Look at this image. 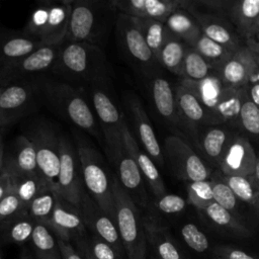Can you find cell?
Here are the masks:
<instances>
[{"label":"cell","mask_w":259,"mask_h":259,"mask_svg":"<svg viewBox=\"0 0 259 259\" xmlns=\"http://www.w3.org/2000/svg\"><path fill=\"white\" fill-rule=\"evenodd\" d=\"M57 79L80 88L109 80L113 69L104 50L87 42L64 40L50 72Z\"/></svg>","instance_id":"1"},{"label":"cell","mask_w":259,"mask_h":259,"mask_svg":"<svg viewBox=\"0 0 259 259\" xmlns=\"http://www.w3.org/2000/svg\"><path fill=\"white\" fill-rule=\"evenodd\" d=\"M41 100L62 118L100 140L101 131L92 104L83 88L59 79L41 76L37 79Z\"/></svg>","instance_id":"2"},{"label":"cell","mask_w":259,"mask_h":259,"mask_svg":"<svg viewBox=\"0 0 259 259\" xmlns=\"http://www.w3.org/2000/svg\"><path fill=\"white\" fill-rule=\"evenodd\" d=\"M117 14L111 0H71L65 40L87 42L104 49Z\"/></svg>","instance_id":"3"},{"label":"cell","mask_w":259,"mask_h":259,"mask_svg":"<svg viewBox=\"0 0 259 259\" xmlns=\"http://www.w3.org/2000/svg\"><path fill=\"white\" fill-rule=\"evenodd\" d=\"M92 104L109 162L114 166L123 151L121 128L125 116L113 90L112 79L96 82L84 89Z\"/></svg>","instance_id":"4"},{"label":"cell","mask_w":259,"mask_h":259,"mask_svg":"<svg viewBox=\"0 0 259 259\" xmlns=\"http://www.w3.org/2000/svg\"><path fill=\"white\" fill-rule=\"evenodd\" d=\"M83 182L87 193L98 206L115 222L113 198V174L99 151L82 133L74 131Z\"/></svg>","instance_id":"5"},{"label":"cell","mask_w":259,"mask_h":259,"mask_svg":"<svg viewBox=\"0 0 259 259\" xmlns=\"http://www.w3.org/2000/svg\"><path fill=\"white\" fill-rule=\"evenodd\" d=\"M115 224L126 259H147L148 242L141 209L122 188L113 174Z\"/></svg>","instance_id":"6"},{"label":"cell","mask_w":259,"mask_h":259,"mask_svg":"<svg viewBox=\"0 0 259 259\" xmlns=\"http://www.w3.org/2000/svg\"><path fill=\"white\" fill-rule=\"evenodd\" d=\"M27 130L25 136L34 147L38 171L48 183L57 190L61 134L48 120H37Z\"/></svg>","instance_id":"7"},{"label":"cell","mask_w":259,"mask_h":259,"mask_svg":"<svg viewBox=\"0 0 259 259\" xmlns=\"http://www.w3.org/2000/svg\"><path fill=\"white\" fill-rule=\"evenodd\" d=\"M37 79L0 87V130L36 108L41 100Z\"/></svg>","instance_id":"8"},{"label":"cell","mask_w":259,"mask_h":259,"mask_svg":"<svg viewBox=\"0 0 259 259\" xmlns=\"http://www.w3.org/2000/svg\"><path fill=\"white\" fill-rule=\"evenodd\" d=\"M60 46H41L0 72V87L32 81L51 72Z\"/></svg>","instance_id":"9"},{"label":"cell","mask_w":259,"mask_h":259,"mask_svg":"<svg viewBox=\"0 0 259 259\" xmlns=\"http://www.w3.org/2000/svg\"><path fill=\"white\" fill-rule=\"evenodd\" d=\"M60 149L57 192L65 200L79 207L85 186L76 145L68 136L61 135Z\"/></svg>","instance_id":"10"},{"label":"cell","mask_w":259,"mask_h":259,"mask_svg":"<svg viewBox=\"0 0 259 259\" xmlns=\"http://www.w3.org/2000/svg\"><path fill=\"white\" fill-rule=\"evenodd\" d=\"M117 42L125 58L144 74L149 73L158 62L148 47L133 17L118 13L114 25Z\"/></svg>","instance_id":"11"},{"label":"cell","mask_w":259,"mask_h":259,"mask_svg":"<svg viewBox=\"0 0 259 259\" xmlns=\"http://www.w3.org/2000/svg\"><path fill=\"white\" fill-rule=\"evenodd\" d=\"M164 154L177 177L190 182L207 179L208 171L205 165L181 138L167 137L164 141Z\"/></svg>","instance_id":"12"},{"label":"cell","mask_w":259,"mask_h":259,"mask_svg":"<svg viewBox=\"0 0 259 259\" xmlns=\"http://www.w3.org/2000/svg\"><path fill=\"white\" fill-rule=\"evenodd\" d=\"M79 208L87 231L107 242L120 257L124 258L125 253L115 222L98 206L86 189L82 194Z\"/></svg>","instance_id":"13"},{"label":"cell","mask_w":259,"mask_h":259,"mask_svg":"<svg viewBox=\"0 0 259 259\" xmlns=\"http://www.w3.org/2000/svg\"><path fill=\"white\" fill-rule=\"evenodd\" d=\"M47 226L58 240L71 244L88 233L80 208L65 200L59 194L53 214Z\"/></svg>","instance_id":"14"},{"label":"cell","mask_w":259,"mask_h":259,"mask_svg":"<svg viewBox=\"0 0 259 259\" xmlns=\"http://www.w3.org/2000/svg\"><path fill=\"white\" fill-rule=\"evenodd\" d=\"M124 101L131 114L138 140L140 141L147 154L153 159L155 164L163 166L164 156L161 150V146L157 140L154 128L141 100L136 94L127 92L124 95Z\"/></svg>","instance_id":"15"},{"label":"cell","mask_w":259,"mask_h":259,"mask_svg":"<svg viewBox=\"0 0 259 259\" xmlns=\"http://www.w3.org/2000/svg\"><path fill=\"white\" fill-rule=\"evenodd\" d=\"M256 162L257 157L249 141L239 137L225 149L220 165L227 176L249 177L254 175Z\"/></svg>","instance_id":"16"},{"label":"cell","mask_w":259,"mask_h":259,"mask_svg":"<svg viewBox=\"0 0 259 259\" xmlns=\"http://www.w3.org/2000/svg\"><path fill=\"white\" fill-rule=\"evenodd\" d=\"M121 136H122V143H123L124 149L136 161L143 175V178L148 183L155 197H160L166 194L165 184L163 182V179L159 173V170L155 162L147 153L141 150L136 138H134L133 133L128 127L126 120L123 121L122 128H121Z\"/></svg>","instance_id":"17"},{"label":"cell","mask_w":259,"mask_h":259,"mask_svg":"<svg viewBox=\"0 0 259 259\" xmlns=\"http://www.w3.org/2000/svg\"><path fill=\"white\" fill-rule=\"evenodd\" d=\"M116 177L122 188L131 196L134 202L141 208L149 207V197L144 186L143 175L134 160L123 147V151L116 160L114 166Z\"/></svg>","instance_id":"18"},{"label":"cell","mask_w":259,"mask_h":259,"mask_svg":"<svg viewBox=\"0 0 259 259\" xmlns=\"http://www.w3.org/2000/svg\"><path fill=\"white\" fill-rule=\"evenodd\" d=\"M118 13L136 18L166 21L170 14L181 7L178 0H111Z\"/></svg>","instance_id":"19"},{"label":"cell","mask_w":259,"mask_h":259,"mask_svg":"<svg viewBox=\"0 0 259 259\" xmlns=\"http://www.w3.org/2000/svg\"><path fill=\"white\" fill-rule=\"evenodd\" d=\"M144 227L148 249L153 259H185L168 229L152 215H145Z\"/></svg>","instance_id":"20"},{"label":"cell","mask_w":259,"mask_h":259,"mask_svg":"<svg viewBox=\"0 0 259 259\" xmlns=\"http://www.w3.org/2000/svg\"><path fill=\"white\" fill-rule=\"evenodd\" d=\"M36 172L39 171L34 147L25 135L18 136L11 150L5 154L2 173L15 178Z\"/></svg>","instance_id":"21"},{"label":"cell","mask_w":259,"mask_h":259,"mask_svg":"<svg viewBox=\"0 0 259 259\" xmlns=\"http://www.w3.org/2000/svg\"><path fill=\"white\" fill-rule=\"evenodd\" d=\"M222 65L223 83L235 88H241L249 83L251 76L259 67L248 47L236 50Z\"/></svg>","instance_id":"22"},{"label":"cell","mask_w":259,"mask_h":259,"mask_svg":"<svg viewBox=\"0 0 259 259\" xmlns=\"http://www.w3.org/2000/svg\"><path fill=\"white\" fill-rule=\"evenodd\" d=\"M41 46L39 39L26 31L0 33V72Z\"/></svg>","instance_id":"23"},{"label":"cell","mask_w":259,"mask_h":259,"mask_svg":"<svg viewBox=\"0 0 259 259\" xmlns=\"http://www.w3.org/2000/svg\"><path fill=\"white\" fill-rule=\"evenodd\" d=\"M71 16V0L50 1L49 15L38 39L45 46H60L66 39Z\"/></svg>","instance_id":"24"},{"label":"cell","mask_w":259,"mask_h":259,"mask_svg":"<svg viewBox=\"0 0 259 259\" xmlns=\"http://www.w3.org/2000/svg\"><path fill=\"white\" fill-rule=\"evenodd\" d=\"M30 244L35 259H63L58 239L45 224L36 223Z\"/></svg>","instance_id":"25"},{"label":"cell","mask_w":259,"mask_h":259,"mask_svg":"<svg viewBox=\"0 0 259 259\" xmlns=\"http://www.w3.org/2000/svg\"><path fill=\"white\" fill-rule=\"evenodd\" d=\"M151 94L155 107L159 114L165 119L175 121L176 113V99L173 89L166 79L155 77L151 81Z\"/></svg>","instance_id":"26"},{"label":"cell","mask_w":259,"mask_h":259,"mask_svg":"<svg viewBox=\"0 0 259 259\" xmlns=\"http://www.w3.org/2000/svg\"><path fill=\"white\" fill-rule=\"evenodd\" d=\"M232 18L241 34L250 36L259 29V0H243L231 8Z\"/></svg>","instance_id":"27"},{"label":"cell","mask_w":259,"mask_h":259,"mask_svg":"<svg viewBox=\"0 0 259 259\" xmlns=\"http://www.w3.org/2000/svg\"><path fill=\"white\" fill-rule=\"evenodd\" d=\"M176 106L181 114L188 120L198 122L204 119L206 110L202 106L195 91L186 80L177 86L175 92Z\"/></svg>","instance_id":"28"},{"label":"cell","mask_w":259,"mask_h":259,"mask_svg":"<svg viewBox=\"0 0 259 259\" xmlns=\"http://www.w3.org/2000/svg\"><path fill=\"white\" fill-rule=\"evenodd\" d=\"M203 212L207 219L220 230L239 237H249V230L243 226L228 209L224 208L217 202H211L204 209Z\"/></svg>","instance_id":"29"},{"label":"cell","mask_w":259,"mask_h":259,"mask_svg":"<svg viewBox=\"0 0 259 259\" xmlns=\"http://www.w3.org/2000/svg\"><path fill=\"white\" fill-rule=\"evenodd\" d=\"M137 27L143 34L148 47L158 61L161 49L168 35V28L164 22L150 18L133 17ZM159 63V62H158Z\"/></svg>","instance_id":"30"},{"label":"cell","mask_w":259,"mask_h":259,"mask_svg":"<svg viewBox=\"0 0 259 259\" xmlns=\"http://www.w3.org/2000/svg\"><path fill=\"white\" fill-rule=\"evenodd\" d=\"M12 178V177H11ZM13 191L27 209L30 202L48 186H51L39 173L28 174L12 178Z\"/></svg>","instance_id":"31"},{"label":"cell","mask_w":259,"mask_h":259,"mask_svg":"<svg viewBox=\"0 0 259 259\" xmlns=\"http://www.w3.org/2000/svg\"><path fill=\"white\" fill-rule=\"evenodd\" d=\"M186 81L195 91L204 109L210 110V113H212L218 106L225 89L223 81L213 76H208L199 82H193L188 79Z\"/></svg>","instance_id":"32"},{"label":"cell","mask_w":259,"mask_h":259,"mask_svg":"<svg viewBox=\"0 0 259 259\" xmlns=\"http://www.w3.org/2000/svg\"><path fill=\"white\" fill-rule=\"evenodd\" d=\"M186 51L177 36L170 31L161 49L158 62L174 74H183V63Z\"/></svg>","instance_id":"33"},{"label":"cell","mask_w":259,"mask_h":259,"mask_svg":"<svg viewBox=\"0 0 259 259\" xmlns=\"http://www.w3.org/2000/svg\"><path fill=\"white\" fill-rule=\"evenodd\" d=\"M35 225L36 222H34L27 212L22 213L3 228L0 232V238L4 242L18 245L30 242Z\"/></svg>","instance_id":"34"},{"label":"cell","mask_w":259,"mask_h":259,"mask_svg":"<svg viewBox=\"0 0 259 259\" xmlns=\"http://www.w3.org/2000/svg\"><path fill=\"white\" fill-rule=\"evenodd\" d=\"M58 194L52 186L45 188L28 205V215L36 223L48 225L56 206Z\"/></svg>","instance_id":"35"},{"label":"cell","mask_w":259,"mask_h":259,"mask_svg":"<svg viewBox=\"0 0 259 259\" xmlns=\"http://www.w3.org/2000/svg\"><path fill=\"white\" fill-rule=\"evenodd\" d=\"M74 247L88 254L92 259H123L116 250L101 238L87 233L73 243Z\"/></svg>","instance_id":"36"},{"label":"cell","mask_w":259,"mask_h":259,"mask_svg":"<svg viewBox=\"0 0 259 259\" xmlns=\"http://www.w3.org/2000/svg\"><path fill=\"white\" fill-rule=\"evenodd\" d=\"M168 30L175 36L183 38L188 42H195L201 34L199 26L186 13L176 10L165 21Z\"/></svg>","instance_id":"37"},{"label":"cell","mask_w":259,"mask_h":259,"mask_svg":"<svg viewBox=\"0 0 259 259\" xmlns=\"http://www.w3.org/2000/svg\"><path fill=\"white\" fill-rule=\"evenodd\" d=\"M243 90L244 88H235L225 84L222 98L212 114L224 120H232L239 117Z\"/></svg>","instance_id":"38"},{"label":"cell","mask_w":259,"mask_h":259,"mask_svg":"<svg viewBox=\"0 0 259 259\" xmlns=\"http://www.w3.org/2000/svg\"><path fill=\"white\" fill-rule=\"evenodd\" d=\"M195 51L198 52L202 58L207 62H214V63H223L231 57L234 52L229 51L225 47L217 44L215 41L211 40L204 34L199 35L197 40L194 42Z\"/></svg>","instance_id":"39"},{"label":"cell","mask_w":259,"mask_h":259,"mask_svg":"<svg viewBox=\"0 0 259 259\" xmlns=\"http://www.w3.org/2000/svg\"><path fill=\"white\" fill-rule=\"evenodd\" d=\"M209 66L202 56L193 51H187L183 63V74L188 77V80L199 82L208 77Z\"/></svg>","instance_id":"40"},{"label":"cell","mask_w":259,"mask_h":259,"mask_svg":"<svg viewBox=\"0 0 259 259\" xmlns=\"http://www.w3.org/2000/svg\"><path fill=\"white\" fill-rule=\"evenodd\" d=\"M202 34L231 52L238 50V41L224 25L217 22H201Z\"/></svg>","instance_id":"41"},{"label":"cell","mask_w":259,"mask_h":259,"mask_svg":"<svg viewBox=\"0 0 259 259\" xmlns=\"http://www.w3.org/2000/svg\"><path fill=\"white\" fill-rule=\"evenodd\" d=\"M239 117L244 128L253 135H259V108L243 90Z\"/></svg>","instance_id":"42"},{"label":"cell","mask_w":259,"mask_h":259,"mask_svg":"<svg viewBox=\"0 0 259 259\" xmlns=\"http://www.w3.org/2000/svg\"><path fill=\"white\" fill-rule=\"evenodd\" d=\"M25 212L27 209L12 189L0 200V232L12 220Z\"/></svg>","instance_id":"43"},{"label":"cell","mask_w":259,"mask_h":259,"mask_svg":"<svg viewBox=\"0 0 259 259\" xmlns=\"http://www.w3.org/2000/svg\"><path fill=\"white\" fill-rule=\"evenodd\" d=\"M188 198L198 209L203 210L208 204L213 202L212 183L208 181H193L187 186Z\"/></svg>","instance_id":"44"},{"label":"cell","mask_w":259,"mask_h":259,"mask_svg":"<svg viewBox=\"0 0 259 259\" xmlns=\"http://www.w3.org/2000/svg\"><path fill=\"white\" fill-rule=\"evenodd\" d=\"M228 139L227 133L219 127L209 128L204 135L202 141V147L206 155L211 159H220L223 156L224 148Z\"/></svg>","instance_id":"45"},{"label":"cell","mask_w":259,"mask_h":259,"mask_svg":"<svg viewBox=\"0 0 259 259\" xmlns=\"http://www.w3.org/2000/svg\"><path fill=\"white\" fill-rule=\"evenodd\" d=\"M180 235L183 242L193 252L201 254L209 249V242L207 237L194 224H185L180 230Z\"/></svg>","instance_id":"46"},{"label":"cell","mask_w":259,"mask_h":259,"mask_svg":"<svg viewBox=\"0 0 259 259\" xmlns=\"http://www.w3.org/2000/svg\"><path fill=\"white\" fill-rule=\"evenodd\" d=\"M223 182H225L232 189L237 198L248 203H255L257 201V195L253 185L247 179V177L226 175Z\"/></svg>","instance_id":"47"},{"label":"cell","mask_w":259,"mask_h":259,"mask_svg":"<svg viewBox=\"0 0 259 259\" xmlns=\"http://www.w3.org/2000/svg\"><path fill=\"white\" fill-rule=\"evenodd\" d=\"M154 206L160 213L175 214L181 212L185 208L186 201L179 195L166 193L160 197H156Z\"/></svg>","instance_id":"48"},{"label":"cell","mask_w":259,"mask_h":259,"mask_svg":"<svg viewBox=\"0 0 259 259\" xmlns=\"http://www.w3.org/2000/svg\"><path fill=\"white\" fill-rule=\"evenodd\" d=\"M213 201L224 208L232 211L237 206V197L232 189L223 181L212 183Z\"/></svg>","instance_id":"49"},{"label":"cell","mask_w":259,"mask_h":259,"mask_svg":"<svg viewBox=\"0 0 259 259\" xmlns=\"http://www.w3.org/2000/svg\"><path fill=\"white\" fill-rule=\"evenodd\" d=\"M213 259H257L242 250L229 246H215L211 250Z\"/></svg>","instance_id":"50"},{"label":"cell","mask_w":259,"mask_h":259,"mask_svg":"<svg viewBox=\"0 0 259 259\" xmlns=\"http://www.w3.org/2000/svg\"><path fill=\"white\" fill-rule=\"evenodd\" d=\"M63 259H83L73 244L58 240Z\"/></svg>","instance_id":"51"},{"label":"cell","mask_w":259,"mask_h":259,"mask_svg":"<svg viewBox=\"0 0 259 259\" xmlns=\"http://www.w3.org/2000/svg\"><path fill=\"white\" fill-rule=\"evenodd\" d=\"M13 188V182L11 176L6 173L0 174V200L6 196Z\"/></svg>","instance_id":"52"},{"label":"cell","mask_w":259,"mask_h":259,"mask_svg":"<svg viewBox=\"0 0 259 259\" xmlns=\"http://www.w3.org/2000/svg\"><path fill=\"white\" fill-rule=\"evenodd\" d=\"M249 97L259 108V83H253L249 88Z\"/></svg>","instance_id":"53"},{"label":"cell","mask_w":259,"mask_h":259,"mask_svg":"<svg viewBox=\"0 0 259 259\" xmlns=\"http://www.w3.org/2000/svg\"><path fill=\"white\" fill-rule=\"evenodd\" d=\"M4 157H5V151H4V145H3V140H2L1 130H0V174L2 173V169L4 165Z\"/></svg>","instance_id":"54"},{"label":"cell","mask_w":259,"mask_h":259,"mask_svg":"<svg viewBox=\"0 0 259 259\" xmlns=\"http://www.w3.org/2000/svg\"><path fill=\"white\" fill-rule=\"evenodd\" d=\"M248 48L252 53H259V41L253 40V39H248L247 40Z\"/></svg>","instance_id":"55"},{"label":"cell","mask_w":259,"mask_h":259,"mask_svg":"<svg viewBox=\"0 0 259 259\" xmlns=\"http://www.w3.org/2000/svg\"><path fill=\"white\" fill-rule=\"evenodd\" d=\"M249 83L253 84V83H259V67L258 69L254 72V74L251 76L250 80H249Z\"/></svg>","instance_id":"56"},{"label":"cell","mask_w":259,"mask_h":259,"mask_svg":"<svg viewBox=\"0 0 259 259\" xmlns=\"http://www.w3.org/2000/svg\"><path fill=\"white\" fill-rule=\"evenodd\" d=\"M19 259H35V258H34L33 254L29 253L28 251H23V252L21 253V256H20Z\"/></svg>","instance_id":"57"},{"label":"cell","mask_w":259,"mask_h":259,"mask_svg":"<svg viewBox=\"0 0 259 259\" xmlns=\"http://www.w3.org/2000/svg\"><path fill=\"white\" fill-rule=\"evenodd\" d=\"M254 176L259 184V159H257V162H256V167H255V172H254Z\"/></svg>","instance_id":"58"},{"label":"cell","mask_w":259,"mask_h":259,"mask_svg":"<svg viewBox=\"0 0 259 259\" xmlns=\"http://www.w3.org/2000/svg\"><path fill=\"white\" fill-rule=\"evenodd\" d=\"M76 250H77V249H76ZM77 251L79 252V254L82 256V258H83V259H92V258H91L88 254H86L85 252H83V251H79V250H77Z\"/></svg>","instance_id":"59"},{"label":"cell","mask_w":259,"mask_h":259,"mask_svg":"<svg viewBox=\"0 0 259 259\" xmlns=\"http://www.w3.org/2000/svg\"><path fill=\"white\" fill-rule=\"evenodd\" d=\"M251 53H252V52H251ZM252 55H253V57H254V59H255L257 65L259 66V53H252Z\"/></svg>","instance_id":"60"},{"label":"cell","mask_w":259,"mask_h":259,"mask_svg":"<svg viewBox=\"0 0 259 259\" xmlns=\"http://www.w3.org/2000/svg\"><path fill=\"white\" fill-rule=\"evenodd\" d=\"M0 259H2V256H1V252H0Z\"/></svg>","instance_id":"61"}]
</instances>
